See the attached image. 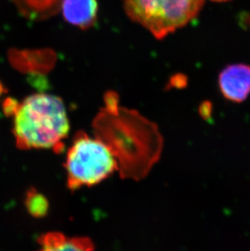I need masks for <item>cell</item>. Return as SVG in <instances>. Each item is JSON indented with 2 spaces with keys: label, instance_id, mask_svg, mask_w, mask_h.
<instances>
[{
  "label": "cell",
  "instance_id": "8",
  "mask_svg": "<svg viewBox=\"0 0 250 251\" xmlns=\"http://www.w3.org/2000/svg\"><path fill=\"white\" fill-rule=\"evenodd\" d=\"M18 12L31 21H43L54 17L61 9L63 0H11Z\"/></svg>",
  "mask_w": 250,
  "mask_h": 251
},
{
  "label": "cell",
  "instance_id": "12",
  "mask_svg": "<svg viewBox=\"0 0 250 251\" xmlns=\"http://www.w3.org/2000/svg\"><path fill=\"white\" fill-rule=\"evenodd\" d=\"M214 2H227V1H230V0H212Z\"/></svg>",
  "mask_w": 250,
  "mask_h": 251
},
{
  "label": "cell",
  "instance_id": "7",
  "mask_svg": "<svg viewBox=\"0 0 250 251\" xmlns=\"http://www.w3.org/2000/svg\"><path fill=\"white\" fill-rule=\"evenodd\" d=\"M38 251H93L94 243L86 237H70L60 232H48L38 239Z\"/></svg>",
  "mask_w": 250,
  "mask_h": 251
},
{
  "label": "cell",
  "instance_id": "2",
  "mask_svg": "<svg viewBox=\"0 0 250 251\" xmlns=\"http://www.w3.org/2000/svg\"><path fill=\"white\" fill-rule=\"evenodd\" d=\"M118 166L115 151L108 143L80 132L67 153L68 186L74 190L97 185L113 174Z\"/></svg>",
  "mask_w": 250,
  "mask_h": 251
},
{
  "label": "cell",
  "instance_id": "5",
  "mask_svg": "<svg viewBox=\"0 0 250 251\" xmlns=\"http://www.w3.org/2000/svg\"><path fill=\"white\" fill-rule=\"evenodd\" d=\"M7 59L13 69L22 74L42 75L53 69L56 56L54 51L49 49L20 50L12 48L7 52Z\"/></svg>",
  "mask_w": 250,
  "mask_h": 251
},
{
  "label": "cell",
  "instance_id": "1",
  "mask_svg": "<svg viewBox=\"0 0 250 251\" xmlns=\"http://www.w3.org/2000/svg\"><path fill=\"white\" fill-rule=\"evenodd\" d=\"M13 133L20 149L64 151L69 134V117L60 98L38 93L20 102L15 112Z\"/></svg>",
  "mask_w": 250,
  "mask_h": 251
},
{
  "label": "cell",
  "instance_id": "6",
  "mask_svg": "<svg viewBox=\"0 0 250 251\" xmlns=\"http://www.w3.org/2000/svg\"><path fill=\"white\" fill-rule=\"evenodd\" d=\"M61 12L69 24L81 29L92 27L97 21V0H63Z\"/></svg>",
  "mask_w": 250,
  "mask_h": 251
},
{
  "label": "cell",
  "instance_id": "9",
  "mask_svg": "<svg viewBox=\"0 0 250 251\" xmlns=\"http://www.w3.org/2000/svg\"><path fill=\"white\" fill-rule=\"evenodd\" d=\"M25 206L28 213L37 218L45 216L49 209L48 199L33 188L26 194Z\"/></svg>",
  "mask_w": 250,
  "mask_h": 251
},
{
  "label": "cell",
  "instance_id": "3",
  "mask_svg": "<svg viewBox=\"0 0 250 251\" xmlns=\"http://www.w3.org/2000/svg\"><path fill=\"white\" fill-rule=\"evenodd\" d=\"M127 17L157 39H163L195 19L205 0H122Z\"/></svg>",
  "mask_w": 250,
  "mask_h": 251
},
{
  "label": "cell",
  "instance_id": "4",
  "mask_svg": "<svg viewBox=\"0 0 250 251\" xmlns=\"http://www.w3.org/2000/svg\"><path fill=\"white\" fill-rule=\"evenodd\" d=\"M219 87L223 96L232 102H242L250 95V66L231 64L219 76Z\"/></svg>",
  "mask_w": 250,
  "mask_h": 251
},
{
  "label": "cell",
  "instance_id": "11",
  "mask_svg": "<svg viewBox=\"0 0 250 251\" xmlns=\"http://www.w3.org/2000/svg\"><path fill=\"white\" fill-rule=\"evenodd\" d=\"M6 92H7V89L4 87V85H2V82L0 81V96H2Z\"/></svg>",
  "mask_w": 250,
  "mask_h": 251
},
{
  "label": "cell",
  "instance_id": "10",
  "mask_svg": "<svg viewBox=\"0 0 250 251\" xmlns=\"http://www.w3.org/2000/svg\"><path fill=\"white\" fill-rule=\"evenodd\" d=\"M19 104L20 102L15 99L7 98L2 103V111H3L6 116H13L17 108H18Z\"/></svg>",
  "mask_w": 250,
  "mask_h": 251
}]
</instances>
